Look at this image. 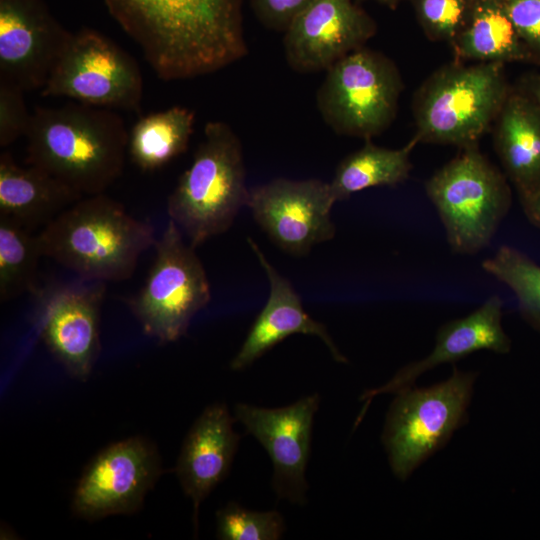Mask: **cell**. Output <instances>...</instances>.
<instances>
[{
  "label": "cell",
  "instance_id": "cell-1",
  "mask_svg": "<svg viewBox=\"0 0 540 540\" xmlns=\"http://www.w3.org/2000/svg\"><path fill=\"white\" fill-rule=\"evenodd\" d=\"M164 81L219 71L248 54L244 0H104Z\"/></svg>",
  "mask_w": 540,
  "mask_h": 540
},
{
  "label": "cell",
  "instance_id": "cell-2",
  "mask_svg": "<svg viewBox=\"0 0 540 540\" xmlns=\"http://www.w3.org/2000/svg\"><path fill=\"white\" fill-rule=\"evenodd\" d=\"M25 137L27 163L83 196L104 193L122 174L128 154L123 118L80 102L35 107Z\"/></svg>",
  "mask_w": 540,
  "mask_h": 540
},
{
  "label": "cell",
  "instance_id": "cell-3",
  "mask_svg": "<svg viewBox=\"0 0 540 540\" xmlns=\"http://www.w3.org/2000/svg\"><path fill=\"white\" fill-rule=\"evenodd\" d=\"M36 236L42 256L77 277L103 282L129 279L141 254L157 240L149 222L104 193L82 197Z\"/></svg>",
  "mask_w": 540,
  "mask_h": 540
},
{
  "label": "cell",
  "instance_id": "cell-4",
  "mask_svg": "<svg viewBox=\"0 0 540 540\" xmlns=\"http://www.w3.org/2000/svg\"><path fill=\"white\" fill-rule=\"evenodd\" d=\"M203 132L191 164L167 199L170 219L194 248L231 227L250 191L242 144L231 126L209 121Z\"/></svg>",
  "mask_w": 540,
  "mask_h": 540
},
{
  "label": "cell",
  "instance_id": "cell-5",
  "mask_svg": "<svg viewBox=\"0 0 540 540\" xmlns=\"http://www.w3.org/2000/svg\"><path fill=\"white\" fill-rule=\"evenodd\" d=\"M509 91L503 63L449 64L417 92L414 137L418 142L461 149L477 145L496 120Z\"/></svg>",
  "mask_w": 540,
  "mask_h": 540
},
{
  "label": "cell",
  "instance_id": "cell-6",
  "mask_svg": "<svg viewBox=\"0 0 540 540\" xmlns=\"http://www.w3.org/2000/svg\"><path fill=\"white\" fill-rule=\"evenodd\" d=\"M477 373L453 366L450 377L429 387L395 393L381 441L392 473L407 480L468 421Z\"/></svg>",
  "mask_w": 540,
  "mask_h": 540
},
{
  "label": "cell",
  "instance_id": "cell-7",
  "mask_svg": "<svg viewBox=\"0 0 540 540\" xmlns=\"http://www.w3.org/2000/svg\"><path fill=\"white\" fill-rule=\"evenodd\" d=\"M425 191L437 210L446 239L456 254L474 255L486 248L507 215L511 190L506 177L477 145L438 169Z\"/></svg>",
  "mask_w": 540,
  "mask_h": 540
},
{
  "label": "cell",
  "instance_id": "cell-8",
  "mask_svg": "<svg viewBox=\"0 0 540 540\" xmlns=\"http://www.w3.org/2000/svg\"><path fill=\"white\" fill-rule=\"evenodd\" d=\"M144 284L126 299L144 333L159 343L178 340L211 299L210 284L195 248L169 220L155 244Z\"/></svg>",
  "mask_w": 540,
  "mask_h": 540
},
{
  "label": "cell",
  "instance_id": "cell-9",
  "mask_svg": "<svg viewBox=\"0 0 540 540\" xmlns=\"http://www.w3.org/2000/svg\"><path fill=\"white\" fill-rule=\"evenodd\" d=\"M317 93V109L337 134L371 140L395 118L402 80L384 54L362 47L328 70Z\"/></svg>",
  "mask_w": 540,
  "mask_h": 540
},
{
  "label": "cell",
  "instance_id": "cell-10",
  "mask_svg": "<svg viewBox=\"0 0 540 540\" xmlns=\"http://www.w3.org/2000/svg\"><path fill=\"white\" fill-rule=\"evenodd\" d=\"M40 95L139 113L143 77L126 50L103 33L82 27L72 34Z\"/></svg>",
  "mask_w": 540,
  "mask_h": 540
},
{
  "label": "cell",
  "instance_id": "cell-11",
  "mask_svg": "<svg viewBox=\"0 0 540 540\" xmlns=\"http://www.w3.org/2000/svg\"><path fill=\"white\" fill-rule=\"evenodd\" d=\"M106 282L78 277L38 286L33 321L51 354L74 378L85 381L98 359Z\"/></svg>",
  "mask_w": 540,
  "mask_h": 540
},
{
  "label": "cell",
  "instance_id": "cell-12",
  "mask_svg": "<svg viewBox=\"0 0 540 540\" xmlns=\"http://www.w3.org/2000/svg\"><path fill=\"white\" fill-rule=\"evenodd\" d=\"M161 474V460L150 441L134 436L115 442L84 469L73 493L72 510L86 520L133 513Z\"/></svg>",
  "mask_w": 540,
  "mask_h": 540
},
{
  "label": "cell",
  "instance_id": "cell-13",
  "mask_svg": "<svg viewBox=\"0 0 540 540\" xmlns=\"http://www.w3.org/2000/svg\"><path fill=\"white\" fill-rule=\"evenodd\" d=\"M335 202L329 182L277 178L250 189L247 206L277 247L301 257L315 244L334 238Z\"/></svg>",
  "mask_w": 540,
  "mask_h": 540
},
{
  "label": "cell",
  "instance_id": "cell-14",
  "mask_svg": "<svg viewBox=\"0 0 540 540\" xmlns=\"http://www.w3.org/2000/svg\"><path fill=\"white\" fill-rule=\"evenodd\" d=\"M320 405L318 393L278 408L237 403L234 417L266 450L273 466L272 488L278 499L305 505L309 484L306 469L312 430Z\"/></svg>",
  "mask_w": 540,
  "mask_h": 540
},
{
  "label": "cell",
  "instance_id": "cell-15",
  "mask_svg": "<svg viewBox=\"0 0 540 540\" xmlns=\"http://www.w3.org/2000/svg\"><path fill=\"white\" fill-rule=\"evenodd\" d=\"M72 34L43 0H0V79L41 90Z\"/></svg>",
  "mask_w": 540,
  "mask_h": 540
},
{
  "label": "cell",
  "instance_id": "cell-16",
  "mask_svg": "<svg viewBox=\"0 0 540 540\" xmlns=\"http://www.w3.org/2000/svg\"><path fill=\"white\" fill-rule=\"evenodd\" d=\"M376 29L352 0H315L283 32L286 62L298 73L326 71L364 47Z\"/></svg>",
  "mask_w": 540,
  "mask_h": 540
},
{
  "label": "cell",
  "instance_id": "cell-17",
  "mask_svg": "<svg viewBox=\"0 0 540 540\" xmlns=\"http://www.w3.org/2000/svg\"><path fill=\"white\" fill-rule=\"evenodd\" d=\"M502 315L503 301L498 295H492L467 316L444 323L438 329L434 347L426 357L407 364L388 382L362 394L360 400L364 402V406L355 426L363 418L374 397L395 394L414 385L418 377L437 366L455 363L481 350L498 354L510 352L511 340L504 331Z\"/></svg>",
  "mask_w": 540,
  "mask_h": 540
},
{
  "label": "cell",
  "instance_id": "cell-18",
  "mask_svg": "<svg viewBox=\"0 0 540 540\" xmlns=\"http://www.w3.org/2000/svg\"><path fill=\"white\" fill-rule=\"evenodd\" d=\"M233 416L225 403H213L198 416L183 441L175 473L192 501L195 530L201 503L228 476L237 453L240 435L234 430Z\"/></svg>",
  "mask_w": 540,
  "mask_h": 540
},
{
  "label": "cell",
  "instance_id": "cell-19",
  "mask_svg": "<svg viewBox=\"0 0 540 540\" xmlns=\"http://www.w3.org/2000/svg\"><path fill=\"white\" fill-rule=\"evenodd\" d=\"M247 242L267 275L270 292L266 304L232 358L230 369L233 371L247 369L274 346L294 334L320 338L335 361L347 363V358L334 343L326 326L305 311L301 298L290 281L272 266L253 239L248 238Z\"/></svg>",
  "mask_w": 540,
  "mask_h": 540
},
{
  "label": "cell",
  "instance_id": "cell-20",
  "mask_svg": "<svg viewBox=\"0 0 540 540\" xmlns=\"http://www.w3.org/2000/svg\"><path fill=\"white\" fill-rule=\"evenodd\" d=\"M82 197L44 170L20 166L7 151L0 154V215L29 231L44 228Z\"/></svg>",
  "mask_w": 540,
  "mask_h": 540
},
{
  "label": "cell",
  "instance_id": "cell-21",
  "mask_svg": "<svg viewBox=\"0 0 540 540\" xmlns=\"http://www.w3.org/2000/svg\"><path fill=\"white\" fill-rule=\"evenodd\" d=\"M494 145L519 197L540 188V106L524 91L510 89L496 118Z\"/></svg>",
  "mask_w": 540,
  "mask_h": 540
},
{
  "label": "cell",
  "instance_id": "cell-22",
  "mask_svg": "<svg viewBox=\"0 0 540 540\" xmlns=\"http://www.w3.org/2000/svg\"><path fill=\"white\" fill-rule=\"evenodd\" d=\"M450 45L458 62L534 60L508 15L505 0H475L465 27Z\"/></svg>",
  "mask_w": 540,
  "mask_h": 540
},
{
  "label": "cell",
  "instance_id": "cell-23",
  "mask_svg": "<svg viewBox=\"0 0 540 540\" xmlns=\"http://www.w3.org/2000/svg\"><path fill=\"white\" fill-rule=\"evenodd\" d=\"M195 112L172 106L139 118L129 131L128 155L142 171H155L186 152Z\"/></svg>",
  "mask_w": 540,
  "mask_h": 540
},
{
  "label": "cell",
  "instance_id": "cell-24",
  "mask_svg": "<svg viewBox=\"0 0 540 540\" xmlns=\"http://www.w3.org/2000/svg\"><path fill=\"white\" fill-rule=\"evenodd\" d=\"M417 143L413 137L403 147L390 149L366 140L337 165L329 182L335 200L347 199L368 188L395 187L406 181L412 169L410 156Z\"/></svg>",
  "mask_w": 540,
  "mask_h": 540
},
{
  "label": "cell",
  "instance_id": "cell-25",
  "mask_svg": "<svg viewBox=\"0 0 540 540\" xmlns=\"http://www.w3.org/2000/svg\"><path fill=\"white\" fill-rule=\"evenodd\" d=\"M42 256L37 236L15 220L0 215V301L7 302L39 286Z\"/></svg>",
  "mask_w": 540,
  "mask_h": 540
},
{
  "label": "cell",
  "instance_id": "cell-26",
  "mask_svg": "<svg viewBox=\"0 0 540 540\" xmlns=\"http://www.w3.org/2000/svg\"><path fill=\"white\" fill-rule=\"evenodd\" d=\"M482 268L513 291L522 317L540 331V265L520 250L502 245L483 260Z\"/></svg>",
  "mask_w": 540,
  "mask_h": 540
},
{
  "label": "cell",
  "instance_id": "cell-27",
  "mask_svg": "<svg viewBox=\"0 0 540 540\" xmlns=\"http://www.w3.org/2000/svg\"><path fill=\"white\" fill-rule=\"evenodd\" d=\"M285 530L277 510H250L229 502L216 512V536L221 540H278Z\"/></svg>",
  "mask_w": 540,
  "mask_h": 540
},
{
  "label": "cell",
  "instance_id": "cell-28",
  "mask_svg": "<svg viewBox=\"0 0 540 540\" xmlns=\"http://www.w3.org/2000/svg\"><path fill=\"white\" fill-rule=\"evenodd\" d=\"M412 3L427 37L451 44L465 27L475 0H412Z\"/></svg>",
  "mask_w": 540,
  "mask_h": 540
},
{
  "label": "cell",
  "instance_id": "cell-29",
  "mask_svg": "<svg viewBox=\"0 0 540 540\" xmlns=\"http://www.w3.org/2000/svg\"><path fill=\"white\" fill-rule=\"evenodd\" d=\"M20 87L0 79V147L6 148L21 136H25L31 114Z\"/></svg>",
  "mask_w": 540,
  "mask_h": 540
},
{
  "label": "cell",
  "instance_id": "cell-30",
  "mask_svg": "<svg viewBox=\"0 0 540 540\" xmlns=\"http://www.w3.org/2000/svg\"><path fill=\"white\" fill-rule=\"evenodd\" d=\"M506 9L534 61L540 60V0H505Z\"/></svg>",
  "mask_w": 540,
  "mask_h": 540
},
{
  "label": "cell",
  "instance_id": "cell-31",
  "mask_svg": "<svg viewBox=\"0 0 540 540\" xmlns=\"http://www.w3.org/2000/svg\"><path fill=\"white\" fill-rule=\"evenodd\" d=\"M315 0H249L250 6L267 29L284 32L293 20Z\"/></svg>",
  "mask_w": 540,
  "mask_h": 540
},
{
  "label": "cell",
  "instance_id": "cell-32",
  "mask_svg": "<svg viewBox=\"0 0 540 540\" xmlns=\"http://www.w3.org/2000/svg\"><path fill=\"white\" fill-rule=\"evenodd\" d=\"M523 211L528 220L540 228V188L520 198Z\"/></svg>",
  "mask_w": 540,
  "mask_h": 540
},
{
  "label": "cell",
  "instance_id": "cell-33",
  "mask_svg": "<svg viewBox=\"0 0 540 540\" xmlns=\"http://www.w3.org/2000/svg\"><path fill=\"white\" fill-rule=\"evenodd\" d=\"M525 92L540 106V75H533L527 79Z\"/></svg>",
  "mask_w": 540,
  "mask_h": 540
},
{
  "label": "cell",
  "instance_id": "cell-34",
  "mask_svg": "<svg viewBox=\"0 0 540 540\" xmlns=\"http://www.w3.org/2000/svg\"><path fill=\"white\" fill-rule=\"evenodd\" d=\"M389 8H395L402 0H374Z\"/></svg>",
  "mask_w": 540,
  "mask_h": 540
}]
</instances>
